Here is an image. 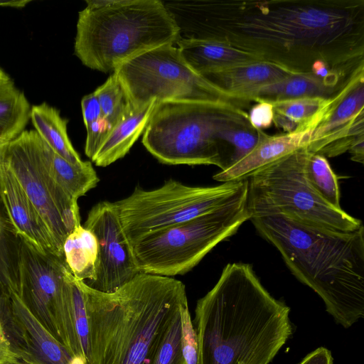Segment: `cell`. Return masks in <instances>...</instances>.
I'll use <instances>...</instances> for the list:
<instances>
[{"label":"cell","instance_id":"obj_2","mask_svg":"<svg viewBox=\"0 0 364 364\" xmlns=\"http://www.w3.org/2000/svg\"><path fill=\"white\" fill-rule=\"evenodd\" d=\"M289 313L251 264L228 263L196 306L198 364H269L292 333Z\"/></svg>","mask_w":364,"mask_h":364},{"label":"cell","instance_id":"obj_31","mask_svg":"<svg viewBox=\"0 0 364 364\" xmlns=\"http://www.w3.org/2000/svg\"><path fill=\"white\" fill-rule=\"evenodd\" d=\"M151 364H185L181 348L180 313L167 331Z\"/></svg>","mask_w":364,"mask_h":364},{"label":"cell","instance_id":"obj_26","mask_svg":"<svg viewBox=\"0 0 364 364\" xmlns=\"http://www.w3.org/2000/svg\"><path fill=\"white\" fill-rule=\"evenodd\" d=\"M48 170L55 181L71 197L77 200L94 188L100 179L90 161L74 165L50 148L47 157Z\"/></svg>","mask_w":364,"mask_h":364},{"label":"cell","instance_id":"obj_24","mask_svg":"<svg viewBox=\"0 0 364 364\" xmlns=\"http://www.w3.org/2000/svg\"><path fill=\"white\" fill-rule=\"evenodd\" d=\"M328 98L306 97L272 102L273 123L284 134L309 131L321 118Z\"/></svg>","mask_w":364,"mask_h":364},{"label":"cell","instance_id":"obj_13","mask_svg":"<svg viewBox=\"0 0 364 364\" xmlns=\"http://www.w3.org/2000/svg\"><path fill=\"white\" fill-rule=\"evenodd\" d=\"M309 134L307 149L325 157L342 154L364 141V68L353 73L328 98Z\"/></svg>","mask_w":364,"mask_h":364},{"label":"cell","instance_id":"obj_14","mask_svg":"<svg viewBox=\"0 0 364 364\" xmlns=\"http://www.w3.org/2000/svg\"><path fill=\"white\" fill-rule=\"evenodd\" d=\"M83 226L95 235L99 248L96 277L85 283L88 287L105 293L114 292L140 273L114 202L95 205Z\"/></svg>","mask_w":364,"mask_h":364},{"label":"cell","instance_id":"obj_27","mask_svg":"<svg viewBox=\"0 0 364 364\" xmlns=\"http://www.w3.org/2000/svg\"><path fill=\"white\" fill-rule=\"evenodd\" d=\"M31 107L16 87L0 95V140L9 142L19 136L31 118Z\"/></svg>","mask_w":364,"mask_h":364},{"label":"cell","instance_id":"obj_35","mask_svg":"<svg viewBox=\"0 0 364 364\" xmlns=\"http://www.w3.org/2000/svg\"><path fill=\"white\" fill-rule=\"evenodd\" d=\"M81 108L85 127L103 118L100 105L95 92L83 97L81 100Z\"/></svg>","mask_w":364,"mask_h":364},{"label":"cell","instance_id":"obj_34","mask_svg":"<svg viewBox=\"0 0 364 364\" xmlns=\"http://www.w3.org/2000/svg\"><path fill=\"white\" fill-rule=\"evenodd\" d=\"M251 126L255 129L262 130L272 125L274 117V108L271 102L261 101L252 107L248 114Z\"/></svg>","mask_w":364,"mask_h":364},{"label":"cell","instance_id":"obj_30","mask_svg":"<svg viewBox=\"0 0 364 364\" xmlns=\"http://www.w3.org/2000/svg\"><path fill=\"white\" fill-rule=\"evenodd\" d=\"M259 138L258 129L252 127L231 129L223 132L220 136V139L227 149L226 169L248 155L257 144Z\"/></svg>","mask_w":364,"mask_h":364},{"label":"cell","instance_id":"obj_23","mask_svg":"<svg viewBox=\"0 0 364 364\" xmlns=\"http://www.w3.org/2000/svg\"><path fill=\"white\" fill-rule=\"evenodd\" d=\"M62 250L65 263L75 279L85 283L95 279L99 248L90 230L82 225L75 227L65 237Z\"/></svg>","mask_w":364,"mask_h":364},{"label":"cell","instance_id":"obj_19","mask_svg":"<svg viewBox=\"0 0 364 364\" xmlns=\"http://www.w3.org/2000/svg\"><path fill=\"white\" fill-rule=\"evenodd\" d=\"M156 103L152 100L139 107L131 105L91 161L97 166L105 167L123 158L144 132Z\"/></svg>","mask_w":364,"mask_h":364},{"label":"cell","instance_id":"obj_38","mask_svg":"<svg viewBox=\"0 0 364 364\" xmlns=\"http://www.w3.org/2000/svg\"><path fill=\"white\" fill-rule=\"evenodd\" d=\"M18 361V356L12 350L10 344L0 339V364H15Z\"/></svg>","mask_w":364,"mask_h":364},{"label":"cell","instance_id":"obj_5","mask_svg":"<svg viewBox=\"0 0 364 364\" xmlns=\"http://www.w3.org/2000/svg\"><path fill=\"white\" fill-rule=\"evenodd\" d=\"M77 22L74 53L103 73L154 48L175 45L178 28L160 0H87Z\"/></svg>","mask_w":364,"mask_h":364},{"label":"cell","instance_id":"obj_25","mask_svg":"<svg viewBox=\"0 0 364 364\" xmlns=\"http://www.w3.org/2000/svg\"><path fill=\"white\" fill-rule=\"evenodd\" d=\"M21 237L4 205L0 191V284L9 292L19 290Z\"/></svg>","mask_w":364,"mask_h":364},{"label":"cell","instance_id":"obj_10","mask_svg":"<svg viewBox=\"0 0 364 364\" xmlns=\"http://www.w3.org/2000/svg\"><path fill=\"white\" fill-rule=\"evenodd\" d=\"M113 73L134 107L152 100L225 101L244 105L195 72L173 44L139 54L122 63Z\"/></svg>","mask_w":364,"mask_h":364},{"label":"cell","instance_id":"obj_29","mask_svg":"<svg viewBox=\"0 0 364 364\" xmlns=\"http://www.w3.org/2000/svg\"><path fill=\"white\" fill-rule=\"evenodd\" d=\"M94 92L100 102L102 117L112 129L132 105L127 94L114 73Z\"/></svg>","mask_w":364,"mask_h":364},{"label":"cell","instance_id":"obj_15","mask_svg":"<svg viewBox=\"0 0 364 364\" xmlns=\"http://www.w3.org/2000/svg\"><path fill=\"white\" fill-rule=\"evenodd\" d=\"M11 294L6 336L25 364H88L75 356L32 314L17 294Z\"/></svg>","mask_w":364,"mask_h":364},{"label":"cell","instance_id":"obj_4","mask_svg":"<svg viewBox=\"0 0 364 364\" xmlns=\"http://www.w3.org/2000/svg\"><path fill=\"white\" fill-rule=\"evenodd\" d=\"M280 252L291 272L323 300L335 321L348 328L364 316V227L331 232L284 215L250 219Z\"/></svg>","mask_w":364,"mask_h":364},{"label":"cell","instance_id":"obj_37","mask_svg":"<svg viewBox=\"0 0 364 364\" xmlns=\"http://www.w3.org/2000/svg\"><path fill=\"white\" fill-rule=\"evenodd\" d=\"M299 364H333L331 351L320 347L306 355Z\"/></svg>","mask_w":364,"mask_h":364},{"label":"cell","instance_id":"obj_20","mask_svg":"<svg viewBox=\"0 0 364 364\" xmlns=\"http://www.w3.org/2000/svg\"><path fill=\"white\" fill-rule=\"evenodd\" d=\"M176 45L187 64L199 75L262 62L252 55L214 41L179 39Z\"/></svg>","mask_w":364,"mask_h":364},{"label":"cell","instance_id":"obj_17","mask_svg":"<svg viewBox=\"0 0 364 364\" xmlns=\"http://www.w3.org/2000/svg\"><path fill=\"white\" fill-rule=\"evenodd\" d=\"M265 62L237 65L200 75L215 87L245 105L258 88L278 82L291 74Z\"/></svg>","mask_w":364,"mask_h":364},{"label":"cell","instance_id":"obj_3","mask_svg":"<svg viewBox=\"0 0 364 364\" xmlns=\"http://www.w3.org/2000/svg\"><path fill=\"white\" fill-rule=\"evenodd\" d=\"M77 282L88 323L89 364H151L188 304L185 284L171 277L140 272L111 293Z\"/></svg>","mask_w":364,"mask_h":364},{"label":"cell","instance_id":"obj_11","mask_svg":"<svg viewBox=\"0 0 364 364\" xmlns=\"http://www.w3.org/2000/svg\"><path fill=\"white\" fill-rule=\"evenodd\" d=\"M68 272L63 257L44 254L21 238L18 296L59 342L88 363L73 326Z\"/></svg>","mask_w":364,"mask_h":364},{"label":"cell","instance_id":"obj_8","mask_svg":"<svg viewBox=\"0 0 364 364\" xmlns=\"http://www.w3.org/2000/svg\"><path fill=\"white\" fill-rule=\"evenodd\" d=\"M247 198L131 242L139 272L171 277L188 272L250 219Z\"/></svg>","mask_w":364,"mask_h":364},{"label":"cell","instance_id":"obj_39","mask_svg":"<svg viewBox=\"0 0 364 364\" xmlns=\"http://www.w3.org/2000/svg\"><path fill=\"white\" fill-rule=\"evenodd\" d=\"M12 79L0 68V95L15 88Z\"/></svg>","mask_w":364,"mask_h":364},{"label":"cell","instance_id":"obj_1","mask_svg":"<svg viewBox=\"0 0 364 364\" xmlns=\"http://www.w3.org/2000/svg\"><path fill=\"white\" fill-rule=\"evenodd\" d=\"M183 39L218 42L292 73L323 61L343 79L364 68L363 0H184Z\"/></svg>","mask_w":364,"mask_h":364},{"label":"cell","instance_id":"obj_16","mask_svg":"<svg viewBox=\"0 0 364 364\" xmlns=\"http://www.w3.org/2000/svg\"><path fill=\"white\" fill-rule=\"evenodd\" d=\"M0 191L20 237L44 254L63 257L62 250L41 213L2 161L0 164Z\"/></svg>","mask_w":364,"mask_h":364},{"label":"cell","instance_id":"obj_18","mask_svg":"<svg viewBox=\"0 0 364 364\" xmlns=\"http://www.w3.org/2000/svg\"><path fill=\"white\" fill-rule=\"evenodd\" d=\"M259 141L245 158L213 176L219 182L247 179L256 171L298 149L308 146V134L302 132L270 136L258 129Z\"/></svg>","mask_w":364,"mask_h":364},{"label":"cell","instance_id":"obj_40","mask_svg":"<svg viewBox=\"0 0 364 364\" xmlns=\"http://www.w3.org/2000/svg\"><path fill=\"white\" fill-rule=\"evenodd\" d=\"M29 2V0H0V6L22 8Z\"/></svg>","mask_w":364,"mask_h":364},{"label":"cell","instance_id":"obj_28","mask_svg":"<svg viewBox=\"0 0 364 364\" xmlns=\"http://www.w3.org/2000/svg\"><path fill=\"white\" fill-rule=\"evenodd\" d=\"M305 173L310 185L323 200L335 208H341L338 178L326 157L310 152Z\"/></svg>","mask_w":364,"mask_h":364},{"label":"cell","instance_id":"obj_33","mask_svg":"<svg viewBox=\"0 0 364 364\" xmlns=\"http://www.w3.org/2000/svg\"><path fill=\"white\" fill-rule=\"evenodd\" d=\"M87 137L85 145V153L92 159L107 138L111 128L108 123L100 119L86 127Z\"/></svg>","mask_w":364,"mask_h":364},{"label":"cell","instance_id":"obj_42","mask_svg":"<svg viewBox=\"0 0 364 364\" xmlns=\"http://www.w3.org/2000/svg\"><path fill=\"white\" fill-rule=\"evenodd\" d=\"M15 364H25V363L19 360L18 363H16Z\"/></svg>","mask_w":364,"mask_h":364},{"label":"cell","instance_id":"obj_41","mask_svg":"<svg viewBox=\"0 0 364 364\" xmlns=\"http://www.w3.org/2000/svg\"><path fill=\"white\" fill-rule=\"evenodd\" d=\"M9 142L0 140V164L2 161L3 156Z\"/></svg>","mask_w":364,"mask_h":364},{"label":"cell","instance_id":"obj_22","mask_svg":"<svg viewBox=\"0 0 364 364\" xmlns=\"http://www.w3.org/2000/svg\"><path fill=\"white\" fill-rule=\"evenodd\" d=\"M30 119L34 130L54 152L74 165L85 164L68 137V120L60 117L57 109L46 102L32 106Z\"/></svg>","mask_w":364,"mask_h":364},{"label":"cell","instance_id":"obj_12","mask_svg":"<svg viewBox=\"0 0 364 364\" xmlns=\"http://www.w3.org/2000/svg\"><path fill=\"white\" fill-rule=\"evenodd\" d=\"M50 149L34 129L24 130L8 143L2 163L39 211L62 250L65 237L81 225L80 216L77 200L68 194L48 172Z\"/></svg>","mask_w":364,"mask_h":364},{"label":"cell","instance_id":"obj_32","mask_svg":"<svg viewBox=\"0 0 364 364\" xmlns=\"http://www.w3.org/2000/svg\"><path fill=\"white\" fill-rule=\"evenodd\" d=\"M180 315L181 348L185 364H198V344L188 304L181 307Z\"/></svg>","mask_w":364,"mask_h":364},{"label":"cell","instance_id":"obj_7","mask_svg":"<svg viewBox=\"0 0 364 364\" xmlns=\"http://www.w3.org/2000/svg\"><path fill=\"white\" fill-rule=\"evenodd\" d=\"M310 152L306 148L294 151L247 178V209L250 219L284 215L331 232L358 230L363 225L361 220L328 204L309 183L305 167Z\"/></svg>","mask_w":364,"mask_h":364},{"label":"cell","instance_id":"obj_36","mask_svg":"<svg viewBox=\"0 0 364 364\" xmlns=\"http://www.w3.org/2000/svg\"><path fill=\"white\" fill-rule=\"evenodd\" d=\"M10 309L11 294L4 286L0 284V339L9 343V342L6 336V326Z\"/></svg>","mask_w":364,"mask_h":364},{"label":"cell","instance_id":"obj_21","mask_svg":"<svg viewBox=\"0 0 364 364\" xmlns=\"http://www.w3.org/2000/svg\"><path fill=\"white\" fill-rule=\"evenodd\" d=\"M342 85H336L312 73H291L280 81L258 88L251 95L250 101L272 103L306 97L328 99Z\"/></svg>","mask_w":364,"mask_h":364},{"label":"cell","instance_id":"obj_9","mask_svg":"<svg viewBox=\"0 0 364 364\" xmlns=\"http://www.w3.org/2000/svg\"><path fill=\"white\" fill-rule=\"evenodd\" d=\"M247 191V179L207 187L191 186L169 179L155 189L136 186L129 196L114 204L130 243L149 232L246 198Z\"/></svg>","mask_w":364,"mask_h":364},{"label":"cell","instance_id":"obj_6","mask_svg":"<svg viewBox=\"0 0 364 364\" xmlns=\"http://www.w3.org/2000/svg\"><path fill=\"white\" fill-rule=\"evenodd\" d=\"M252 127L242 106L225 101L157 102L142 143L160 162L215 165L225 168V146L220 134Z\"/></svg>","mask_w":364,"mask_h":364}]
</instances>
